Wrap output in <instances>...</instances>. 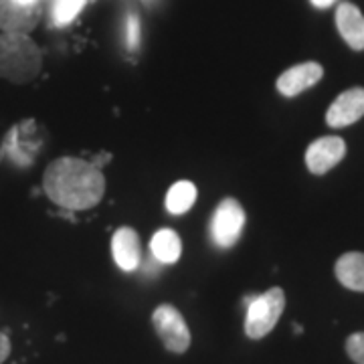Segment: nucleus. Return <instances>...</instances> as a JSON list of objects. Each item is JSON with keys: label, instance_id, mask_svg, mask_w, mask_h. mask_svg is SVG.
Segmentation results:
<instances>
[{"label": "nucleus", "instance_id": "obj_1", "mask_svg": "<svg viewBox=\"0 0 364 364\" xmlns=\"http://www.w3.org/2000/svg\"><path fill=\"white\" fill-rule=\"evenodd\" d=\"M43 188L55 205L69 210L93 208L105 193L102 170L79 158H57L43 174Z\"/></svg>", "mask_w": 364, "mask_h": 364}, {"label": "nucleus", "instance_id": "obj_12", "mask_svg": "<svg viewBox=\"0 0 364 364\" xmlns=\"http://www.w3.org/2000/svg\"><path fill=\"white\" fill-rule=\"evenodd\" d=\"M334 272H336V279L346 289L364 294V253L360 251L344 253L336 261Z\"/></svg>", "mask_w": 364, "mask_h": 364}, {"label": "nucleus", "instance_id": "obj_15", "mask_svg": "<svg viewBox=\"0 0 364 364\" xmlns=\"http://www.w3.org/2000/svg\"><path fill=\"white\" fill-rule=\"evenodd\" d=\"M85 0H55V6H53V23L57 26L69 25L79 11L83 9Z\"/></svg>", "mask_w": 364, "mask_h": 364}, {"label": "nucleus", "instance_id": "obj_17", "mask_svg": "<svg viewBox=\"0 0 364 364\" xmlns=\"http://www.w3.org/2000/svg\"><path fill=\"white\" fill-rule=\"evenodd\" d=\"M138 43H140V21L136 14H130L128 16V47L136 49Z\"/></svg>", "mask_w": 364, "mask_h": 364}, {"label": "nucleus", "instance_id": "obj_4", "mask_svg": "<svg viewBox=\"0 0 364 364\" xmlns=\"http://www.w3.org/2000/svg\"><path fill=\"white\" fill-rule=\"evenodd\" d=\"M152 324L166 350L184 354L191 348V330L186 326V320L182 318V314L174 306L170 304L158 306L152 314Z\"/></svg>", "mask_w": 364, "mask_h": 364}, {"label": "nucleus", "instance_id": "obj_9", "mask_svg": "<svg viewBox=\"0 0 364 364\" xmlns=\"http://www.w3.org/2000/svg\"><path fill=\"white\" fill-rule=\"evenodd\" d=\"M324 75V69L320 63H301V65L289 67L286 73L277 79V91L286 97H296L301 91L314 87Z\"/></svg>", "mask_w": 364, "mask_h": 364}, {"label": "nucleus", "instance_id": "obj_10", "mask_svg": "<svg viewBox=\"0 0 364 364\" xmlns=\"http://www.w3.org/2000/svg\"><path fill=\"white\" fill-rule=\"evenodd\" d=\"M112 255L119 269L134 272L140 267L142 259V249H140V237L130 227L117 229L112 237Z\"/></svg>", "mask_w": 364, "mask_h": 364}, {"label": "nucleus", "instance_id": "obj_3", "mask_svg": "<svg viewBox=\"0 0 364 364\" xmlns=\"http://www.w3.org/2000/svg\"><path fill=\"white\" fill-rule=\"evenodd\" d=\"M286 310V294L282 287H272L249 301L245 314V334L251 340L265 338L277 326Z\"/></svg>", "mask_w": 364, "mask_h": 364}, {"label": "nucleus", "instance_id": "obj_7", "mask_svg": "<svg viewBox=\"0 0 364 364\" xmlns=\"http://www.w3.org/2000/svg\"><path fill=\"white\" fill-rule=\"evenodd\" d=\"M346 156V144L338 136H326L306 150V166L312 174H326Z\"/></svg>", "mask_w": 364, "mask_h": 364}, {"label": "nucleus", "instance_id": "obj_18", "mask_svg": "<svg viewBox=\"0 0 364 364\" xmlns=\"http://www.w3.org/2000/svg\"><path fill=\"white\" fill-rule=\"evenodd\" d=\"M9 356H11V340L4 332H0V364H4Z\"/></svg>", "mask_w": 364, "mask_h": 364}, {"label": "nucleus", "instance_id": "obj_2", "mask_svg": "<svg viewBox=\"0 0 364 364\" xmlns=\"http://www.w3.org/2000/svg\"><path fill=\"white\" fill-rule=\"evenodd\" d=\"M43 55L31 37L23 33L0 35V77L13 83H28L41 73Z\"/></svg>", "mask_w": 364, "mask_h": 364}, {"label": "nucleus", "instance_id": "obj_5", "mask_svg": "<svg viewBox=\"0 0 364 364\" xmlns=\"http://www.w3.org/2000/svg\"><path fill=\"white\" fill-rule=\"evenodd\" d=\"M245 227V210L235 200V198H225L217 207L213 221H210V237L215 245L221 249L233 247L237 239L243 233Z\"/></svg>", "mask_w": 364, "mask_h": 364}, {"label": "nucleus", "instance_id": "obj_19", "mask_svg": "<svg viewBox=\"0 0 364 364\" xmlns=\"http://www.w3.org/2000/svg\"><path fill=\"white\" fill-rule=\"evenodd\" d=\"M310 2H312L316 9H328V6H332L336 0H310Z\"/></svg>", "mask_w": 364, "mask_h": 364}, {"label": "nucleus", "instance_id": "obj_6", "mask_svg": "<svg viewBox=\"0 0 364 364\" xmlns=\"http://www.w3.org/2000/svg\"><path fill=\"white\" fill-rule=\"evenodd\" d=\"M41 21L39 2L0 0V31L2 33H31Z\"/></svg>", "mask_w": 364, "mask_h": 364}, {"label": "nucleus", "instance_id": "obj_11", "mask_svg": "<svg viewBox=\"0 0 364 364\" xmlns=\"http://www.w3.org/2000/svg\"><path fill=\"white\" fill-rule=\"evenodd\" d=\"M336 26L342 39L354 51H364V14L352 2L340 4L336 11Z\"/></svg>", "mask_w": 364, "mask_h": 364}, {"label": "nucleus", "instance_id": "obj_14", "mask_svg": "<svg viewBox=\"0 0 364 364\" xmlns=\"http://www.w3.org/2000/svg\"><path fill=\"white\" fill-rule=\"evenodd\" d=\"M196 186L191 181H178L172 184V188L166 195V208L172 215H184L186 210L195 205Z\"/></svg>", "mask_w": 364, "mask_h": 364}, {"label": "nucleus", "instance_id": "obj_16", "mask_svg": "<svg viewBox=\"0 0 364 364\" xmlns=\"http://www.w3.org/2000/svg\"><path fill=\"white\" fill-rule=\"evenodd\" d=\"M346 354L354 364H364V332H354L346 338Z\"/></svg>", "mask_w": 364, "mask_h": 364}, {"label": "nucleus", "instance_id": "obj_13", "mask_svg": "<svg viewBox=\"0 0 364 364\" xmlns=\"http://www.w3.org/2000/svg\"><path fill=\"white\" fill-rule=\"evenodd\" d=\"M150 251L152 257L160 263H176L182 253L181 237L172 229H160L150 241Z\"/></svg>", "mask_w": 364, "mask_h": 364}, {"label": "nucleus", "instance_id": "obj_8", "mask_svg": "<svg viewBox=\"0 0 364 364\" xmlns=\"http://www.w3.org/2000/svg\"><path fill=\"white\" fill-rule=\"evenodd\" d=\"M364 116V90L352 87V90L340 93L332 102L326 114V124L330 128H346Z\"/></svg>", "mask_w": 364, "mask_h": 364}, {"label": "nucleus", "instance_id": "obj_20", "mask_svg": "<svg viewBox=\"0 0 364 364\" xmlns=\"http://www.w3.org/2000/svg\"><path fill=\"white\" fill-rule=\"evenodd\" d=\"M23 2H39V0H23Z\"/></svg>", "mask_w": 364, "mask_h": 364}]
</instances>
